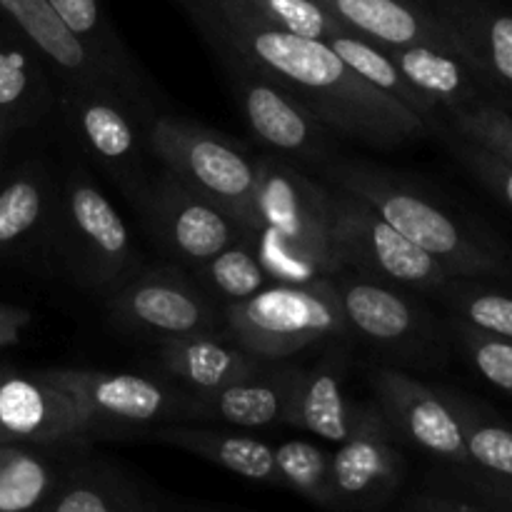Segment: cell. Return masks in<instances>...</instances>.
<instances>
[{
  "instance_id": "30",
  "label": "cell",
  "mask_w": 512,
  "mask_h": 512,
  "mask_svg": "<svg viewBox=\"0 0 512 512\" xmlns=\"http://www.w3.org/2000/svg\"><path fill=\"white\" fill-rule=\"evenodd\" d=\"M445 395L463 425L465 453L470 463V470L463 473L512 483V425L458 390H445Z\"/></svg>"
},
{
  "instance_id": "18",
  "label": "cell",
  "mask_w": 512,
  "mask_h": 512,
  "mask_svg": "<svg viewBox=\"0 0 512 512\" xmlns=\"http://www.w3.org/2000/svg\"><path fill=\"white\" fill-rule=\"evenodd\" d=\"M300 370L283 360L210 393L188 390L185 423H220L245 430L283 423Z\"/></svg>"
},
{
  "instance_id": "26",
  "label": "cell",
  "mask_w": 512,
  "mask_h": 512,
  "mask_svg": "<svg viewBox=\"0 0 512 512\" xmlns=\"http://www.w3.org/2000/svg\"><path fill=\"white\" fill-rule=\"evenodd\" d=\"M385 50L405 75L410 88L440 115L488 98L478 75L458 50L440 48V45H400V48L385 45Z\"/></svg>"
},
{
  "instance_id": "31",
  "label": "cell",
  "mask_w": 512,
  "mask_h": 512,
  "mask_svg": "<svg viewBox=\"0 0 512 512\" xmlns=\"http://www.w3.org/2000/svg\"><path fill=\"white\" fill-rule=\"evenodd\" d=\"M330 48L340 55V58L348 63V68H353L365 83H370L373 88H378L380 93L390 95L398 103H403L405 108H410L413 113H418L420 118L428 123V128H433V123L443 115L433 108V105L425 103L410 83L405 80V75L400 73L398 65L393 63V58L388 55L385 45L373 43V40L363 38V35L353 33V30L345 28L343 33L333 35L328 40Z\"/></svg>"
},
{
  "instance_id": "38",
  "label": "cell",
  "mask_w": 512,
  "mask_h": 512,
  "mask_svg": "<svg viewBox=\"0 0 512 512\" xmlns=\"http://www.w3.org/2000/svg\"><path fill=\"white\" fill-rule=\"evenodd\" d=\"M443 120L463 138L512 163V113L500 108L498 103L483 98L465 108L450 110Z\"/></svg>"
},
{
  "instance_id": "15",
  "label": "cell",
  "mask_w": 512,
  "mask_h": 512,
  "mask_svg": "<svg viewBox=\"0 0 512 512\" xmlns=\"http://www.w3.org/2000/svg\"><path fill=\"white\" fill-rule=\"evenodd\" d=\"M88 438L83 408L48 370L0 365V443L78 445Z\"/></svg>"
},
{
  "instance_id": "19",
  "label": "cell",
  "mask_w": 512,
  "mask_h": 512,
  "mask_svg": "<svg viewBox=\"0 0 512 512\" xmlns=\"http://www.w3.org/2000/svg\"><path fill=\"white\" fill-rule=\"evenodd\" d=\"M328 348L330 350L320 358L318 365L300 370L283 425L338 445L348 438L355 408V403H350L345 395L348 340H338Z\"/></svg>"
},
{
  "instance_id": "42",
  "label": "cell",
  "mask_w": 512,
  "mask_h": 512,
  "mask_svg": "<svg viewBox=\"0 0 512 512\" xmlns=\"http://www.w3.org/2000/svg\"><path fill=\"white\" fill-rule=\"evenodd\" d=\"M15 133V128L10 123H5L3 118H0V150H3V145H5V140L10 138V135Z\"/></svg>"
},
{
  "instance_id": "8",
  "label": "cell",
  "mask_w": 512,
  "mask_h": 512,
  "mask_svg": "<svg viewBox=\"0 0 512 512\" xmlns=\"http://www.w3.org/2000/svg\"><path fill=\"white\" fill-rule=\"evenodd\" d=\"M218 58L230 90L240 105L250 133L260 145L275 155L290 160L320 165L323 168L330 155V130L290 93L285 85L270 78L265 70L235 53L220 40H205Z\"/></svg>"
},
{
  "instance_id": "23",
  "label": "cell",
  "mask_w": 512,
  "mask_h": 512,
  "mask_svg": "<svg viewBox=\"0 0 512 512\" xmlns=\"http://www.w3.org/2000/svg\"><path fill=\"white\" fill-rule=\"evenodd\" d=\"M145 438L198 455V458L208 460V463L218 465V468L228 470L238 478L280 488V475L275 468V445L250 433L170 423L145 430Z\"/></svg>"
},
{
  "instance_id": "24",
  "label": "cell",
  "mask_w": 512,
  "mask_h": 512,
  "mask_svg": "<svg viewBox=\"0 0 512 512\" xmlns=\"http://www.w3.org/2000/svg\"><path fill=\"white\" fill-rule=\"evenodd\" d=\"M48 60L8 25H0V118L15 130L38 125L58 105Z\"/></svg>"
},
{
  "instance_id": "27",
  "label": "cell",
  "mask_w": 512,
  "mask_h": 512,
  "mask_svg": "<svg viewBox=\"0 0 512 512\" xmlns=\"http://www.w3.org/2000/svg\"><path fill=\"white\" fill-rule=\"evenodd\" d=\"M48 3L65 28L88 50L90 58L100 65L105 78L123 90L145 115H153L155 110H150V100L143 90V73L120 40L115 25L110 23L103 3L100 0H48Z\"/></svg>"
},
{
  "instance_id": "11",
  "label": "cell",
  "mask_w": 512,
  "mask_h": 512,
  "mask_svg": "<svg viewBox=\"0 0 512 512\" xmlns=\"http://www.w3.org/2000/svg\"><path fill=\"white\" fill-rule=\"evenodd\" d=\"M48 373L78 400L93 435L100 430H150L185 423L188 390L165 375L90 368H53Z\"/></svg>"
},
{
  "instance_id": "9",
  "label": "cell",
  "mask_w": 512,
  "mask_h": 512,
  "mask_svg": "<svg viewBox=\"0 0 512 512\" xmlns=\"http://www.w3.org/2000/svg\"><path fill=\"white\" fill-rule=\"evenodd\" d=\"M105 308L120 330L155 343L223 330V308L175 265L135 270L108 290Z\"/></svg>"
},
{
  "instance_id": "20",
  "label": "cell",
  "mask_w": 512,
  "mask_h": 512,
  "mask_svg": "<svg viewBox=\"0 0 512 512\" xmlns=\"http://www.w3.org/2000/svg\"><path fill=\"white\" fill-rule=\"evenodd\" d=\"M60 188L40 160L0 180V260L18 258L53 235Z\"/></svg>"
},
{
  "instance_id": "14",
  "label": "cell",
  "mask_w": 512,
  "mask_h": 512,
  "mask_svg": "<svg viewBox=\"0 0 512 512\" xmlns=\"http://www.w3.org/2000/svg\"><path fill=\"white\" fill-rule=\"evenodd\" d=\"M335 288L350 335L415 360H443L448 333H440L435 320L408 295L353 270L335 275Z\"/></svg>"
},
{
  "instance_id": "39",
  "label": "cell",
  "mask_w": 512,
  "mask_h": 512,
  "mask_svg": "<svg viewBox=\"0 0 512 512\" xmlns=\"http://www.w3.org/2000/svg\"><path fill=\"white\" fill-rule=\"evenodd\" d=\"M463 483L493 512H512V483H498L475 473H463Z\"/></svg>"
},
{
  "instance_id": "7",
  "label": "cell",
  "mask_w": 512,
  "mask_h": 512,
  "mask_svg": "<svg viewBox=\"0 0 512 512\" xmlns=\"http://www.w3.org/2000/svg\"><path fill=\"white\" fill-rule=\"evenodd\" d=\"M58 105L85 155L138 205L153 178L145 135L150 115L108 80L63 85Z\"/></svg>"
},
{
  "instance_id": "4",
  "label": "cell",
  "mask_w": 512,
  "mask_h": 512,
  "mask_svg": "<svg viewBox=\"0 0 512 512\" xmlns=\"http://www.w3.org/2000/svg\"><path fill=\"white\" fill-rule=\"evenodd\" d=\"M223 330L265 363H283L350 335L335 278L265 285L253 298L225 305Z\"/></svg>"
},
{
  "instance_id": "28",
  "label": "cell",
  "mask_w": 512,
  "mask_h": 512,
  "mask_svg": "<svg viewBox=\"0 0 512 512\" xmlns=\"http://www.w3.org/2000/svg\"><path fill=\"white\" fill-rule=\"evenodd\" d=\"M80 453L83 443H0V512H38Z\"/></svg>"
},
{
  "instance_id": "6",
  "label": "cell",
  "mask_w": 512,
  "mask_h": 512,
  "mask_svg": "<svg viewBox=\"0 0 512 512\" xmlns=\"http://www.w3.org/2000/svg\"><path fill=\"white\" fill-rule=\"evenodd\" d=\"M145 135L160 168L170 170L195 193L215 200L250 233L258 188L255 155L208 125L168 113L150 115Z\"/></svg>"
},
{
  "instance_id": "13",
  "label": "cell",
  "mask_w": 512,
  "mask_h": 512,
  "mask_svg": "<svg viewBox=\"0 0 512 512\" xmlns=\"http://www.w3.org/2000/svg\"><path fill=\"white\" fill-rule=\"evenodd\" d=\"M398 433L375 400L355 403L353 425L330 455L333 510L375 512L390 503L405 480Z\"/></svg>"
},
{
  "instance_id": "21",
  "label": "cell",
  "mask_w": 512,
  "mask_h": 512,
  "mask_svg": "<svg viewBox=\"0 0 512 512\" xmlns=\"http://www.w3.org/2000/svg\"><path fill=\"white\" fill-rule=\"evenodd\" d=\"M158 365L165 378L180 388L210 393L258 373L268 363L240 348L225 330H218L158 343Z\"/></svg>"
},
{
  "instance_id": "35",
  "label": "cell",
  "mask_w": 512,
  "mask_h": 512,
  "mask_svg": "<svg viewBox=\"0 0 512 512\" xmlns=\"http://www.w3.org/2000/svg\"><path fill=\"white\" fill-rule=\"evenodd\" d=\"M275 468L280 488L298 493L318 508H333L330 493V453L308 440H285L275 445Z\"/></svg>"
},
{
  "instance_id": "1",
  "label": "cell",
  "mask_w": 512,
  "mask_h": 512,
  "mask_svg": "<svg viewBox=\"0 0 512 512\" xmlns=\"http://www.w3.org/2000/svg\"><path fill=\"white\" fill-rule=\"evenodd\" d=\"M203 40H220L290 90L330 133L370 148H395L430 135L428 123L365 83L323 40L268 28L228 0H183Z\"/></svg>"
},
{
  "instance_id": "3",
  "label": "cell",
  "mask_w": 512,
  "mask_h": 512,
  "mask_svg": "<svg viewBox=\"0 0 512 512\" xmlns=\"http://www.w3.org/2000/svg\"><path fill=\"white\" fill-rule=\"evenodd\" d=\"M323 173L328 185L373 205L395 230L433 255L450 275L512 288V248L488 228L440 208L410 183L368 163L333 155L323 165Z\"/></svg>"
},
{
  "instance_id": "12",
  "label": "cell",
  "mask_w": 512,
  "mask_h": 512,
  "mask_svg": "<svg viewBox=\"0 0 512 512\" xmlns=\"http://www.w3.org/2000/svg\"><path fill=\"white\" fill-rule=\"evenodd\" d=\"M138 210L155 245L190 270L248 235L228 210L195 193L165 168L153 173Z\"/></svg>"
},
{
  "instance_id": "36",
  "label": "cell",
  "mask_w": 512,
  "mask_h": 512,
  "mask_svg": "<svg viewBox=\"0 0 512 512\" xmlns=\"http://www.w3.org/2000/svg\"><path fill=\"white\" fill-rule=\"evenodd\" d=\"M448 335L483 380L512 398V340L483 333L465 320H448Z\"/></svg>"
},
{
  "instance_id": "40",
  "label": "cell",
  "mask_w": 512,
  "mask_h": 512,
  "mask_svg": "<svg viewBox=\"0 0 512 512\" xmlns=\"http://www.w3.org/2000/svg\"><path fill=\"white\" fill-rule=\"evenodd\" d=\"M30 323H33V313L30 310L18 308V305L0 303V350L18 345Z\"/></svg>"
},
{
  "instance_id": "5",
  "label": "cell",
  "mask_w": 512,
  "mask_h": 512,
  "mask_svg": "<svg viewBox=\"0 0 512 512\" xmlns=\"http://www.w3.org/2000/svg\"><path fill=\"white\" fill-rule=\"evenodd\" d=\"M53 240L70 278L88 290H113L140 268L123 215L80 165H70L60 185Z\"/></svg>"
},
{
  "instance_id": "32",
  "label": "cell",
  "mask_w": 512,
  "mask_h": 512,
  "mask_svg": "<svg viewBox=\"0 0 512 512\" xmlns=\"http://www.w3.org/2000/svg\"><path fill=\"white\" fill-rule=\"evenodd\" d=\"M190 275L203 288V293L213 303H218L220 308L243 303V300L260 293L265 285L273 283L268 278V273H265L258 253H255V245L250 240V235L230 243L218 255H213L203 265L193 268Z\"/></svg>"
},
{
  "instance_id": "29",
  "label": "cell",
  "mask_w": 512,
  "mask_h": 512,
  "mask_svg": "<svg viewBox=\"0 0 512 512\" xmlns=\"http://www.w3.org/2000/svg\"><path fill=\"white\" fill-rule=\"evenodd\" d=\"M38 512H158V508L120 468L78 455Z\"/></svg>"
},
{
  "instance_id": "25",
  "label": "cell",
  "mask_w": 512,
  "mask_h": 512,
  "mask_svg": "<svg viewBox=\"0 0 512 512\" xmlns=\"http://www.w3.org/2000/svg\"><path fill=\"white\" fill-rule=\"evenodd\" d=\"M0 20L23 35L48 60L60 88L108 80L80 40L65 28L48 0H0Z\"/></svg>"
},
{
  "instance_id": "34",
  "label": "cell",
  "mask_w": 512,
  "mask_h": 512,
  "mask_svg": "<svg viewBox=\"0 0 512 512\" xmlns=\"http://www.w3.org/2000/svg\"><path fill=\"white\" fill-rule=\"evenodd\" d=\"M258 23L328 43L345 25L318 0H228Z\"/></svg>"
},
{
  "instance_id": "16",
  "label": "cell",
  "mask_w": 512,
  "mask_h": 512,
  "mask_svg": "<svg viewBox=\"0 0 512 512\" xmlns=\"http://www.w3.org/2000/svg\"><path fill=\"white\" fill-rule=\"evenodd\" d=\"M370 385L395 433L450 468L470 470L463 425L445 390L430 388L395 368H375Z\"/></svg>"
},
{
  "instance_id": "33",
  "label": "cell",
  "mask_w": 512,
  "mask_h": 512,
  "mask_svg": "<svg viewBox=\"0 0 512 512\" xmlns=\"http://www.w3.org/2000/svg\"><path fill=\"white\" fill-rule=\"evenodd\" d=\"M453 318L465 320L483 333L512 340V288L475 278H450L438 290Z\"/></svg>"
},
{
  "instance_id": "2",
  "label": "cell",
  "mask_w": 512,
  "mask_h": 512,
  "mask_svg": "<svg viewBox=\"0 0 512 512\" xmlns=\"http://www.w3.org/2000/svg\"><path fill=\"white\" fill-rule=\"evenodd\" d=\"M250 240L273 283H310L343 273L335 240L333 190L283 155H255Z\"/></svg>"
},
{
  "instance_id": "17",
  "label": "cell",
  "mask_w": 512,
  "mask_h": 512,
  "mask_svg": "<svg viewBox=\"0 0 512 512\" xmlns=\"http://www.w3.org/2000/svg\"><path fill=\"white\" fill-rule=\"evenodd\" d=\"M488 98L512 113V13L495 0H428Z\"/></svg>"
},
{
  "instance_id": "43",
  "label": "cell",
  "mask_w": 512,
  "mask_h": 512,
  "mask_svg": "<svg viewBox=\"0 0 512 512\" xmlns=\"http://www.w3.org/2000/svg\"><path fill=\"white\" fill-rule=\"evenodd\" d=\"M175 3H183V0H175Z\"/></svg>"
},
{
  "instance_id": "37",
  "label": "cell",
  "mask_w": 512,
  "mask_h": 512,
  "mask_svg": "<svg viewBox=\"0 0 512 512\" xmlns=\"http://www.w3.org/2000/svg\"><path fill=\"white\" fill-rule=\"evenodd\" d=\"M430 135L440 140V143L448 148V153L483 185L485 190L495 195L500 203H505L512 210V163L498 158L490 150L480 148L473 140L463 138L460 133H455L443 118H438L430 128Z\"/></svg>"
},
{
  "instance_id": "41",
  "label": "cell",
  "mask_w": 512,
  "mask_h": 512,
  "mask_svg": "<svg viewBox=\"0 0 512 512\" xmlns=\"http://www.w3.org/2000/svg\"><path fill=\"white\" fill-rule=\"evenodd\" d=\"M403 512H493L490 508H475V505L463 503V500L445 498L435 493H420L405 503Z\"/></svg>"
},
{
  "instance_id": "22",
  "label": "cell",
  "mask_w": 512,
  "mask_h": 512,
  "mask_svg": "<svg viewBox=\"0 0 512 512\" xmlns=\"http://www.w3.org/2000/svg\"><path fill=\"white\" fill-rule=\"evenodd\" d=\"M340 23L373 43L400 48V45H440L455 48L428 0H318Z\"/></svg>"
},
{
  "instance_id": "10",
  "label": "cell",
  "mask_w": 512,
  "mask_h": 512,
  "mask_svg": "<svg viewBox=\"0 0 512 512\" xmlns=\"http://www.w3.org/2000/svg\"><path fill=\"white\" fill-rule=\"evenodd\" d=\"M330 190H333L335 240H338L343 270L433 295L453 278L433 255L395 230L373 205L335 185H330Z\"/></svg>"
}]
</instances>
